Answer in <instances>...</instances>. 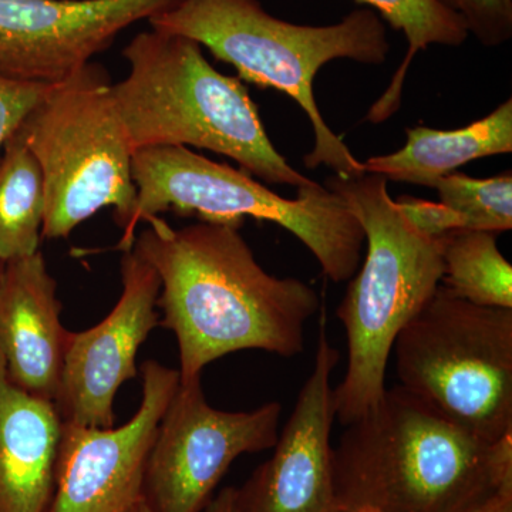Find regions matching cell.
Returning a JSON list of instances; mask_svg holds the SVG:
<instances>
[{
  "mask_svg": "<svg viewBox=\"0 0 512 512\" xmlns=\"http://www.w3.org/2000/svg\"><path fill=\"white\" fill-rule=\"evenodd\" d=\"M146 222L131 249L160 278V325L177 338L180 383L200 380L205 366L241 350L303 353L306 323L320 306L312 286L268 274L232 225Z\"/></svg>",
  "mask_w": 512,
  "mask_h": 512,
  "instance_id": "6da1fadb",
  "label": "cell"
},
{
  "mask_svg": "<svg viewBox=\"0 0 512 512\" xmlns=\"http://www.w3.org/2000/svg\"><path fill=\"white\" fill-rule=\"evenodd\" d=\"M333 484L340 512H473L512 487V433L490 443L394 386L346 426Z\"/></svg>",
  "mask_w": 512,
  "mask_h": 512,
  "instance_id": "7a4b0ae2",
  "label": "cell"
},
{
  "mask_svg": "<svg viewBox=\"0 0 512 512\" xmlns=\"http://www.w3.org/2000/svg\"><path fill=\"white\" fill-rule=\"evenodd\" d=\"M123 56L130 72L111 93L134 153L204 148L232 158L265 183H315L276 150L247 87L215 70L194 40L151 29L138 33Z\"/></svg>",
  "mask_w": 512,
  "mask_h": 512,
  "instance_id": "3957f363",
  "label": "cell"
},
{
  "mask_svg": "<svg viewBox=\"0 0 512 512\" xmlns=\"http://www.w3.org/2000/svg\"><path fill=\"white\" fill-rule=\"evenodd\" d=\"M163 30L207 47L239 77L288 94L308 114L315 143L305 165H328L342 178L366 174L363 163L326 124L313 82L332 60L382 64L390 52L386 26L372 9H357L329 26L293 25L269 15L258 0H177L148 19Z\"/></svg>",
  "mask_w": 512,
  "mask_h": 512,
  "instance_id": "277c9868",
  "label": "cell"
},
{
  "mask_svg": "<svg viewBox=\"0 0 512 512\" xmlns=\"http://www.w3.org/2000/svg\"><path fill=\"white\" fill-rule=\"evenodd\" d=\"M365 232L366 256L336 315L346 333L348 366L333 387L336 419L343 426L369 413L382 399L397 336L433 299L443 279V239L421 235L387 191V178L333 175L325 181Z\"/></svg>",
  "mask_w": 512,
  "mask_h": 512,
  "instance_id": "5b68a950",
  "label": "cell"
},
{
  "mask_svg": "<svg viewBox=\"0 0 512 512\" xmlns=\"http://www.w3.org/2000/svg\"><path fill=\"white\" fill-rule=\"evenodd\" d=\"M136 210L117 249L133 248L141 222L175 212L180 217L241 227L245 218L269 221L295 235L318 259L323 274L346 282L362 264L365 232L345 201L325 185L281 197L244 170L215 163L187 147L143 148L133 154Z\"/></svg>",
  "mask_w": 512,
  "mask_h": 512,
  "instance_id": "8992f818",
  "label": "cell"
},
{
  "mask_svg": "<svg viewBox=\"0 0 512 512\" xmlns=\"http://www.w3.org/2000/svg\"><path fill=\"white\" fill-rule=\"evenodd\" d=\"M109 73L87 63L50 84L19 127L45 178L43 238L64 239L101 208L127 231L136 210L133 148L114 104Z\"/></svg>",
  "mask_w": 512,
  "mask_h": 512,
  "instance_id": "52a82bcc",
  "label": "cell"
},
{
  "mask_svg": "<svg viewBox=\"0 0 512 512\" xmlns=\"http://www.w3.org/2000/svg\"><path fill=\"white\" fill-rule=\"evenodd\" d=\"M392 353L399 386L434 412L490 443L512 433V309L440 285Z\"/></svg>",
  "mask_w": 512,
  "mask_h": 512,
  "instance_id": "ba28073f",
  "label": "cell"
},
{
  "mask_svg": "<svg viewBox=\"0 0 512 512\" xmlns=\"http://www.w3.org/2000/svg\"><path fill=\"white\" fill-rule=\"evenodd\" d=\"M282 406L225 412L205 399L201 379L180 383L148 457L143 500L153 512H202L238 457L274 448Z\"/></svg>",
  "mask_w": 512,
  "mask_h": 512,
  "instance_id": "9c48e42d",
  "label": "cell"
},
{
  "mask_svg": "<svg viewBox=\"0 0 512 512\" xmlns=\"http://www.w3.org/2000/svg\"><path fill=\"white\" fill-rule=\"evenodd\" d=\"M136 414L120 427L63 423L55 484L46 512H130L143 500L144 476L158 426L178 386L180 372L147 360Z\"/></svg>",
  "mask_w": 512,
  "mask_h": 512,
  "instance_id": "30bf717a",
  "label": "cell"
},
{
  "mask_svg": "<svg viewBox=\"0 0 512 512\" xmlns=\"http://www.w3.org/2000/svg\"><path fill=\"white\" fill-rule=\"evenodd\" d=\"M123 292L99 325L70 332L55 406L63 423L109 429L114 399L123 383L137 376L136 357L160 325L161 282L156 269L133 251L121 258Z\"/></svg>",
  "mask_w": 512,
  "mask_h": 512,
  "instance_id": "8fae6325",
  "label": "cell"
},
{
  "mask_svg": "<svg viewBox=\"0 0 512 512\" xmlns=\"http://www.w3.org/2000/svg\"><path fill=\"white\" fill-rule=\"evenodd\" d=\"M177 0H0V72L56 84Z\"/></svg>",
  "mask_w": 512,
  "mask_h": 512,
  "instance_id": "7c38bea8",
  "label": "cell"
},
{
  "mask_svg": "<svg viewBox=\"0 0 512 512\" xmlns=\"http://www.w3.org/2000/svg\"><path fill=\"white\" fill-rule=\"evenodd\" d=\"M340 362L325 330L295 409L279 431L274 454L237 488L238 512H340L333 484L336 421L332 373Z\"/></svg>",
  "mask_w": 512,
  "mask_h": 512,
  "instance_id": "4fadbf2b",
  "label": "cell"
},
{
  "mask_svg": "<svg viewBox=\"0 0 512 512\" xmlns=\"http://www.w3.org/2000/svg\"><path fill=\"white\" fill-rule=\"evenodd\" d=\"M69 333L62 323L57 282L42 252L3 264L0 355L10 382L55 402Z\"/></svg>",
  "mask_w": 512,
  "mask_h": 512,
  "instance_id": "5bb4252c",
  "label": "cell"
},
{
  "mask_svg": "<svg viewBox=\"0 0 512 512\" xmlns=\"http://www.w3.org/2000/svg\"><path fill=\"white\" fill-rule=\"evenodd\" d=\"M62 424L55 403L10 382L0 355V512H46Z\"/></svg>",
  "mask_w": 512,
  "mask_h": 512,
  "instance_id": "9a60e30c",
  "label": "cell"
},
{
  "mask_svg": "<svg viewBox=\"0 0 512 512\" xmlns=\"http://www.w3.org/2000/svg\"><path fill=\"white\" fill-rule=\"evenodd\" d=\"M406 134L407 143L396 153L367 158L365 173L434 188L461 165L511 153L512 100L467 127L444 131L417 126L407 128Z\"/></svg>",
  "mask_w": 512,
  "mask_h": 512,
  "instance_id": "2e32d148",
  "label": "cell"
},
{
  "mask_svg": "<svg viewBox=\"0 0 512 512\" xmlns=\"http://www.w3.org/2000/svg\"><path fill=\"white\" fill-rule=\"evenodd\" d=\"M46 215L45 178L19 128L0 156V262L39 252Z\"/></svg>",
  "mask_w": 512,
  "mask_h": 512,
  "instance_id": "e0dca14e",
  "label": "cell"
},
{
  "mask_svg": "<svg viewBox=\"0 0 512 512\" xmlns=\"http://www.w3.org/2000/svg\"><path fill=\"white\" fill-rule=\"evenodd\" d=\"M441 285L478 306L512 309V266L501 254L497 234L458 229L443 238Z\"/></svg>",
  "mask_w": 512,
  "mask_h": 512,
  "instance_id": "ac0fdd59",
  "label": "cell"
},
{
  "mask_svg": "<svg viewBox=\"0 0 512 512\" xmlns=\"http://www.w3.org/2000/svg\"><path fill=\"white\" fill-rule=\"evenodd\" d=\"M375 8L393 29L406 36L409 43L406 59L382 99L369 111L367 119L380 123L399 109L407 69L420 50L431 45L458 47L466 43V23L456 13L436 0H357Z\"/></svg>",
  "mask_w": 512,
  "mask_h": 512,
  "instance_id": "d6986e66",
  "label": "cell"
},
{
  "mask_svg": "<svg viewBox=\"0 0 512 512\" xmlns=\"http://www.w3.org/2000/svg\"><path fill=\"white\" fill-rule=\"evenodd\" d=\"M441 204L457 212L466 229L498 232L512 229V173L473 178L453 173L437 183Z\"/></svg>",
  "mask_w": 512,
  "mask_h": 512,
  "instance_id": "ffe728a7",
  "label": "cell"
},
{
  "mask_svg": "<svg viewBox=\"0 0 512 512\" xmlns=\"http://www.w3.org/2000/svg\"><path fill=\"white\" fill-rule=\"evenodd\" d=\"M466 23L468 33L485 47H498L512 37V0H436Z\"/></svg>",
  "mask_w": 512,
  "mask_h": 512,
  "instance_id": "44dd1931",
  "label": "cell"
},
{
  "mask_svg": "<svg viewBox=\"0 0 512 512\" xmlns=\"http://www.w3.org/2000/svg\"><path fill=\"white\" fill-rule=\"evenodd\" d=\"M50 84L23 82L0 72V156L6 141L43 99Z\"/></svg>",
  "mask_w": 512,
  "mask_h": 512,
  "instance_id": "7402d4cb",
  "label": "cell"
},
{
  "mask_svg": "<svg viewBox=\"0 0 512 512\" xmlns=\"http://www.w3.org/2000/svg\"><path fill=\"white\" fill-rule=\"evenodd\" d=\"M396 205L410 225L424 237L443 239L451 232L466 229L463 218L441 202L402 195L397 198Z\"/></svg>",
  "mask_w": 512,
  "mask_h": 512,
  "instance_id": "603a6c76",
  "label": "cell"
},
{
  "mask_svg": "<svg viewBox=\"0 0 512 512\" xmlns=\"http://www.w3.org/2000/svg\"><path fill=\"white\" fill-rule=\"evenodd\" d=\"M202 512H238L237 488L225 487L214 495Z\"/></svg>",
  "mask_w": 512,
  "mask_h": 512,
  "instance_id": "cb8c5ba5",
  "label": "cell"
},
{
  "mask_svg": "<svg viewBox=\"0 0 512 512\" xmlns=\"http://www.w3.org/2000/svg\"><path fill=\"white\" fill-rule=\"evenodd\" d=\"M473 512H512V487L503 488Z\"/></svg>",
  "mask_w": 512,
  "mask_h": 512,
  "instance_id": "d4e9b609",
  "label": "cell"
},
{
  "mask_svg": "<svg viewBox=\"0 0 512 512\" xmlns=\"http://www.w3.org/2000/svg\"><path fill=\"white\" fill-rule=\"evenodd\" d=\"M130 512H153L150 510V507L146 504V501L141 500L138 501L136 505H134L133 508H131Z\"/></svg>",
  "mask_w": 512,
  "mask_h": 512,
  "instance_id": "484cf974",
  "label": "cell"
},
{
  "mask_svg": "<svg viewBox=\"0 0 512 512\" xmlns=\"http://www.w3.org/2000/svg\"><path fill=\"white\" fill-rule=\"evenodd\" d=\"M353 512H380V511L376 510V508H372V507H363V508H359V510H356Z\"/></svg>",
  "mask_w": 512,
  "mask_h": 512,
  "instance_id": "4316f807",
  "label": "cell"
},
{
  "mask_svg": "<svg viewBox=\"0 0 512 512\" xmlns=\"http://www.w3.org/2000/svg\"><path fill=\"white\" fill-rule=\"evenodd\" d=\"M2 271H3V264H2V262H0V275H2Z\"/></svg>",
  "mask_w": 512,
  "mask_h": 512,
  "instance_id": "83f0119b",
  "label": "cell"
}]
</instances>
